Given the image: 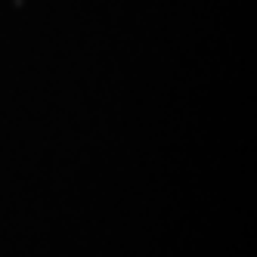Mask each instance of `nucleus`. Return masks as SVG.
<instances>
[]
</instances>
